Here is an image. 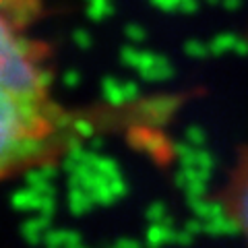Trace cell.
Returning <instances> with one entry per match:
<instances>
[{
  "instance_id": "6da1fadb",
  "label": "cell",
  "mask_w": 248,
  "mask_h": 248,
  "mask_svg": "<svg viewBox=\"0 0 248 248\" xmlns=\"http://www.w3.org/2000/svg\"><path fill=\"white\" fill-rule=\"evenodd\" d=\"M48 0H0V186L64 166L130 114L87 110L60 93Z\"/></svg>"
},
{
  "instance_id": "7a4b0ae2",
  "label": "cell",
  "mask_w": 248,
  "mask_h": 248,
  "mask_svg": "<svg viewBox=\"0 0 248 248\" xmlns=\"http://www.w3.org/2000/svg\"><path fill=\"white\" fill-rule=\"evenodd\" d=\"M213 203L240 248H248V139L232 153L230 164L215 186Z\"/></svg>"
}]
</instances>
